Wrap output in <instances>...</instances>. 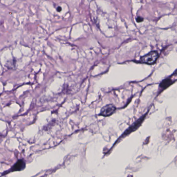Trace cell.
Masks as SVG:
<instances>
[{
	"label": "cell",
	"instance_id": "obj_1",
	"mask_svg": "<svg viewBox=\"0 0 177 177\" xmlns=\"http://www.w3.org/2000/svg\"><path fill=\"white\" fill-rule=\"evenodd\" d=\"M158 57V54L157 52L153 51L149 52L147 55H145L141 58V61L142 63L152 65L154 63Z\"/></svg>",
	"mask_w": 177,
	"mask_h": 177
},
{
	"label": "cell",
	"instance_id": "obj_2",
	"mask_svg": "<svg viewBox=\"0 0 177 177\" xmlns=\"http://www.w3.org/2000/svg\"><path fill=\"white\" fill-rule=\"evenodd\" d=\"M25 167V163L23 160H19L15 164L13 165V167L10 168V170L3 172L2 176L8 174V172H14V171H19L24 169Z\"/></svg>",
	"mask_w": 177,
	"mask_h": 177
},
{
	"label": "cell",
	"instance_id": "obj_3",
	"mask_svg": "<svg viewBox=\"0 0 177 177\" xmlns=\"http://www.w3.org/2000/svg\"><path fill=\"white\" fill-rule=\"evenodd\" d=\"M115 110H116V107L114 105L111 104L106 105L101 109L99 115L105 117L109 116L114 113Z\"/></svg>",
	"mask_w": 177,
	"mask_h": 177
},
{
	"label": "cell",
	"instance_id": "obj_4",
	"mask_svg": "<svg viewBox=\"0 0 177 177\" xmlns=\"http://www.w3.org/2000/svg\"><path fill=\"white\" fill-rule=\"evenodd\" d=\"M142 120H143V118H141V119H140V120H138L137 122L135 123L134 125H132V127H130L129 129H128V130L126 131V134H129L130 132H132L131 131H132V130H134L136 129V128L137 127H138L139 126V125L142 123Z\"/></svg>",
	"mask_w": 177,
	"mask_h": 177
},
{
	"label": "cell",
	"instance_id": "obj_5",
	"mask_svg": "<svg viewBox=\"0 0 177 177\" xmlns=\"http://www.w3.org/2000/svg\"><path fill=\"white\" fill-rule=\"evenodd\" d=\"M171 83V81L169 79H167V80L163 81L161 84H160V87L163 88H166L169 86V85Z\"/></svg>",
	"mask_w": 177,
	"mask_h": 177
},
{
	"label": "cell",
	"instance_id": "obj_6",
	"mask_svg": "<svg viewBox=\"0 0 177 177\" xmlns=\"http://www.w3.org/2000/svg\"><path fill=\"white\" fill-rule=\"evenodd\" d=\"M143 20V19L142 18L140 17H138L137 19V21L138 22H142Z\"/></svg>",
	"mask_w": 177,
	"mask_h": 177
}]
</instances>
